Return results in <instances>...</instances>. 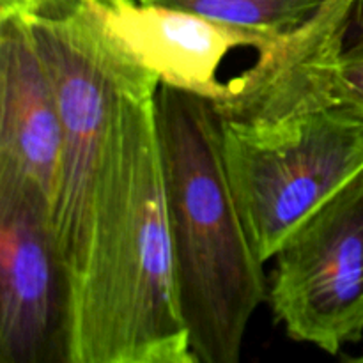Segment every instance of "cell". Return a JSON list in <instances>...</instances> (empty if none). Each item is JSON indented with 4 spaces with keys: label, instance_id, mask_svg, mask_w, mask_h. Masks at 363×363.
<instances>
[{
    "label": "cell",
    "instance_id": "6da1fadb",
    "mask_svg": "<svg viewBox=\"0 0 363 363\" xmlns=\"http://www.w3.org/2000/svg\"><path fill=\"white\" fill-rule=\"evenodd\" d=\"M158 85L137 60L121 87L87 266L69 307L67 363H197L177 296Z\"/></svg>",
    "mask_w": 363,
    "mask_h": 363
},
{
    "label": "cell",
    "instance_id": "7a4b0ae2",
    "mask_svg": "<svg viewBox=\"0 0 363 363\" xmlns=\"http://www.w3.org/2000/svg\"><path fill=\"white\" fill-rule=\"evenodd\" d=\"M177 296L199 363H238L248 323L268 300L211 99L160 84L155 96Z\"/></svg>",
    "mask_w": 363,
    "mask_h": 363
},
{
    "label": "cell",
    "instance_id": "3957f363",
    "mask_svg": "<svg viewBox=\"0 0 363 363\" xmlns=\"http://www.w3.org/2000/svg\"><path fill=\"white\" fill-rule=\"evenodd\" d=\"M20 16L27 18L34 32L59 99L62 160L53 229L73 300L87 266L117 99L140 59L110 27L98 0H39Z\"/></svg>",
    "mask_w": 363,
    "mask_h": 363
},
{
    "label": "cell",
    "instance_id": "277c9868",
    "mask_svg": "<svg viewBox=\"0 0 363 363\" xmlns=\"http://www.w3.org/2000/svg\"><path fill=\"white\" fill-rule=\"evenodd\" d=\"M218 126L234 197L262 262L363 170V110L346 99L218 119Z\"/></svg>",
    "mask_w": 363,
    "mask_h": 363
},
{
    "label": "cell",
    "instance_id": "5b68a950",
    "mask_svg": "<svg viewBox=\"0 0 363 363\" xmlns=\"http://www.w3.org/2000/svg\"><path fill=\"white\" fill-rule=\"evenodd\" d=\"M269 301L287 335L339 354L363 335V170L277 252Z\"/></svg>",
    "mask_w": 363,
    "mask_h": 363
},
{
    "label": "cell",
    "instance_id": "8992f818",
    "mask_svg": "<svg viewBox=\"0 0 363 363\" xmlns=\"http://www.w3.org/2000/svg\"><path fill=\"white\" fill-rule=\"evenodd\" d=\"M69 301L52 201L0 167V363H67Z\"/></svg>",
    "mask_w": 363,
    "mask_h": 363
},
{
    "label": "cell",
    "instance_id": "52a82bcc",
    "mask_svg": "<svg viewBox=\"0 0 363 363\" xmlns=\"http://www.w3.org/2000/svg\"><path fill=\"white\" fill-rule=\"evenodd\" d=\"M110 27L155 71L160 84L220 99L229 85L220 82L223 59L236 48L272 45L279 35L211 20L186 9L142 2L98 0Z\"/></svg>",
    "mask_w": 363,
    "mask_h": 363
},
{
    "label": "cell",
    "instance_id": "ba28073f",
    "mask_svg": "<svg viewBox=\"0 0 363 363\" xmlns=\"http://www.w3.org/2000/svg\"><path fill=\"white\" fill-rule=\"evenodd\" d=\"M62 121L46 60L27 18L0 16V167L30 177L55 201Z\"/></svg>",
    "mask_w": 363,
    "mask_h": 363
},
{
    "label": "cell",
    "instance_id": "9c48e42d",
    "mask_svg": "<svg viewBox=\"0 0 363 363\" xmlns=\"http://www.w3.org/2000/svg\"><path fill=\"white\" fill-rule=\"evenodd\" d=\"M186 9L248 30L280 35L300 27L325 0H142Z\"/></svg>",
    "mask_w": 363,
    "mask_h": 363
},
{
    "label": "cell",
    "instance_id": "30bf717a",
    "mask_svg": "<svg viewBox=\"0 0 363 363\" xmlns=\"http://www.w3.org/2000/svg\"><path fill=\"white\" fill-rule=\"evenodd\" d=\"M357 27V39L346 43L340 59V85L344 98L363 110V23Z\"/></svg>",
    "mask_w": 363,
    "mask_h": 363
},
{
    "label": "cell",
    "instance_id": "8fae6325",
    "mask_svg": "<svg viewBox=\"0 0 363 363\" xmlns=\"http://www.w3.org/2000/svg\"><path fill=\"white\" fill-rule=\"evenodd\" d=\"M39 0H0V16L7 14H28Z\"/></svg>",
    "mask_w": 363,
    "mask_h": 363
},
{
    "label": "cell",
    "instance_id": "7c38bea8",
    "mask_svg": "<svg viewBox=\"0 0 363 363\" xmlns=\"http://www.w3.org/2000/svg\"><path fill=\"white\" fill-rule=\"evenodd\" d=\"M363 23V0H357V6H354L353 13V25Z\"/></svg>",
    "mask_w": 363,
    "mask_h": 363
},
{
    "label": "cell",
    "instance_id": "4fadbf2b",
    "mask_svg": "<svg viewBox=\"0 0 363 363\" xmlns=\"http://www.w3.org/2000/svg\"><path fill=\"white\" fill-rule=\"evenodd\" d=\"M362 360H363V358H362Z\"/></svg>",
    "mask_w": 363,
    "mask_h": 363
}]
</instances>
